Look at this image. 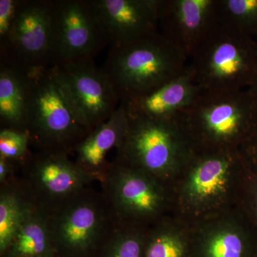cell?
<instances>
[{"mask_svg":"<svg viewBox=\"0 0 257 257\" xmlns=\"http://www.w3.org/2000/svg\"><path fill=\"white\" fill-rule=\"evenodd\" d=\"M90 3L110 48L159 31L161 0H90Z\"/></svg>","mask_w":257,"mask_h":257,"instance_id":"obj_15","label":"cell"},{"mask_svg":"<svg viewBox=\"0 0 257 257\" xmlns=\"http://www.w3.org/2000/svg\"><path fill=\"white\" fill-rule=\"evenodd\" d=\"M238 207L257 235V177L248 170Z\"/></svg>","mask_w":257,"mask_h":257,"instance_id":"obj_25","label":"cell"},{"mask_svg":"<svg viewBox=\"0 0 257 257\" xmlns=\"http://www.w3.org/2000/svg\"><path fill=\"white\" fill-rule=\"evenodd\" d=\"M20 183L37 207L50 211L94 182L69 155L31 153L19 166Z\"/></svg>","mask_w":257,"mask_h":257,"instance_id":"obj_10","label":"cell"},{"mask_svg":"<svg viewBox=\"0 0 257 257\" xmlns=\"http://www.w3.org/2000/svg\"><path fill=\"white\" fill-rule=\"evenodd\" d=\"M189 226L192 257H257V235L239 207Z\"/></svg>","mask_w":257,"mask_h":257,"instance_id":"obj_13","label":"cell"},{"mask_svg":"<svg viewBox=\"0 0 257 257\" xmlns=\"http://www.w3.org/2000/svg\"><path fill=\"white\" fill-rule=\"evenodd\" d=\"M47 212L54 251L69 256L99 249L117 224L102 192L91 187Z\"/></svg>","mask_w":257,"mask_h":257,"instance_id":"obj_8","label":"cell"},{"mask_svg":"<svg viewBox=\"0 0 257 257\" xmlns=\"http://www.w3.org/2000/svg\"><path fill=\"white\" fill-rule=\"evenodd\" d=\"M187 59L160 31L111 47L101 70L121 102L145 95L183 73Z\"/></svg>","mask_w":257,"mask_h":257,"instance_id":"obj_3","label":"cell"},{"mask_svg":"<svg viewBox=\"0 0 257 257\" xmlns=\"http://www.w3.org/2000/svg\"><path fill=\"white\" fill-rule=\"evenodd\" d=\"M25 131L39 151L69 155L89 133L74 114L51 67L32 73Z\"/></svg>","mask_w":257,"mask_h":257,"instance_id":"obj_6","label":"cell"},{"mask_svg":"<svg viewBox=\"0 0 257 257\" xmlns=\"http://www.w3.org/2000/svg\"><path fill=\"white\" fill-rule=\"evenodd\" d=\"M148 228L117 222L99 248L102 257H143Z\"/></svg>","mask_w":257,"mask_h":257,"instance_id":"obj_22","label":"cell"},{"mask_svg":"<svg viewBox=\"0 0 257 257\" xmlns=\"http://www.w3.org/2000/svg\"><path fill=\"white\" fill-rule=\"evenodd\" d=\"M53 1L20 0L13 28L0 45V61L29 73L52 66Z\"/></svg>","mask_w":257,"mask_h":257,"instance_id":"obj_9","label":"cell"},{"mask_svg":"<svg viewBox=\"0 0 257 257\" xmlns=\"http://www.w3.org/2000/svg\"><path fill=\"white\" fill-rule=\"evenodd\" d=\"M50 67L74 114L89 133L109 119L121 104L114 86L94 60Z\"/></svg>","mask_w":257,"mask_h":257,"instance_id":"obj_11","label":"cell"},{"mask_svg":"<svg viewBox=\"0 0 257 257\" xmlns=\"http://www.w3.org/2000/svg\"><path fill=\"white\" fill-rule=\"evenodd\" d=\"M143 257H192L190 226L172 214L150 226Z\"/></svg>","mask_w":257,"mask_h":257,"instance_id":"obj_19","label":"cell"},{"mask_svg":"<svg viewBox=\"0 0 257 257\" xmlns=\"http://www.w3.org/2000/svg\"><path fill=\"white\" fill-rule=\"evenodd\" d=\"M32 73L0 61L1 128L25 131Z\"/></svg>","mask_w":257,"mask_h":257,"instance_id":"obj_18","label":"cell"},{"mask_svg":"<svg viewBox=\"0 0 257 257\" xmlns=\"http://www.w3.org/2000/svg\"><path fill=\"white\" fill-rule=\"evenodd\" d=\"M52 15V66L94 60L107 45L90 0H55Z\"/></svg>","mask_w":257,"mask_h":257,"instance_id":"obj_12","label":"cell"},{"mask_svg":"<svg viewBox=\"0 0 257 257\" xmlns=\"http://www.w3.org/2000/svg\"><path fill=\"white\" fill-rule=\"evenodd\" d=\"M247 89L253 95L257 96V72L256 74H255L254 77H253L251 85H250V87Z\"/></svg>","mask_w":257,"mask_h":257,"instance_id":"obj_29","label":"cell"},{"mask_svg":"<svg viewBox=\"0 0 257 257\" xmlns=\"http://www.w3.org/2000/svg\"><path fill=\"white\" fill-rule=\"evenodd\" d=\"M219 23L218 0H161L159 31L187 60Z\"/></svg>","mask_w":257,"mask_h":257,"instance_id":"obj_14","label":"cell"},{"mask_svg":"<svg viewBox=\"0 0 257 257\" xmlns=\"http://www.w3.org/2000/svg\"><path fill=\"white\" fill-rule=\"evenodd\" d=\"M191 60L189 68L202 90L247 89L257 72V44L219 21Z\"/></svg>","mask_w":257,"mask_h":257,"instance_id":"obj_5","label":"cell"},{"mask_svg":"<svg viewBox=\"0 0 257 257\" xmlns=\"http://www.w3.org/2000/svg\"><path fill=\"white\" fill-rule=\"evenodd\" d=\"M248 171L257 177V133L239 148Z\"/></svg>","mask_w":257,"mask_h":257,"instance_id":"obj_27","label":"cell"},{"mask_svg":"<svg viewBox=\"0 0 257 257\" xmlns=\"http://www.w3.org/2000/svg\"><path fill=\"white\" fill-rule=\"evenodd\" d=\"M35 207L18 175L0 184V251L3 253Z\"/></svg>","mask_w":257,"mask_h":257,"instance_id":"obj_21","label":"cell"},{"mask_svg":"<svg viewBox=\"0 0 257 257\" xmlns=\"http://www.w3.org/2000/svg\"><path fill=\"white\" fill-rule=\"evenodd\" d=\"M247 172L239 149H193L171 183L172 215L191 226L238 207Z\"/></svg>","mask_w":257,"mask_h":257,"instance_id":"obj_1","label":"cell"},{"mask_svg":"<svg viewBox=\"0 0 257 257\" xmlns=\"http://www.w3.org/2000/svg\"><path fill=\"white\" fill-rule=\"evenodd\" d=\"M178 118L194 148L239 149L257 133V96L202 90Z\"/></svg>","mask_w":257,"mask_h":257,"instance_id":"obj_2","label":"cell"},{"mask_svg":"<svg viewBox=\"0 0 257 257\" xmlns=\"http://www.w3.org/2000/svg\"><path fill=\"white\" fill-rule=\"evenodd\" d=\"M128 118L124 104L109 119L93 130L76 147L74 162L94 182H100L111 162L107 157L119 148L127 130Z\"/></svg>","mask_w":257,"mask_h":257,"instance_id":"obj_17","label":"cell"},{"mask_svg":"<svg viewBox=\"0 0 257 257\" xmlns=\"http://www.w3.org/2000/svg\"><path fill=\"white\" fill-rule=\"evenodd\" d=\"M218 13L221 23L257 36V0H218Z\"/></svg>","mask_w":257,"mask_h":257,"instance_id":"obj_23","label":"cell"},{"mask_svg":"<svg viewBox=\"0 0 257 257\" xmlns=\"http://www.w3.org/2000/svg\"><path fill=\"white\" fill-rule=\"evenodd\" d=\"M10 257H53L48 215L34 208L3 253Z\"/></svg>","mask_w":257,"mask_h":257,"instance_id":"obj_20","label":"cell"},{"mask_svg":"<svg viewBox=\"0 0 257 257\" xmlns=\"http://www.w3.org/2000/svg\"><path fill=\"white\" fill-rule=\"evenodd\" d=\"M19 165L15 162L0 157V184H3L16 177Z\"/></svg>","mask_w":257,"mask_h":257,"instance_id":"obj_28","label":"cell"},{"mask_svg":"<svg viewBox=\"0 0 257 257\" xmlns=\"http://www.w3.org/2000/svg\"><path fill=\"white\" fill-rule=\"evenodd\" d=\"M30 136L26 132L14 128H1L0 157L21 165L32 152Z\"/></svg>","mask_w":257,"mask_h":257,"instance_id":"obj_24","label":"cell"},{"mask_svg":"<svg viewBox=\"0 0 257 257\" xmlns=\"http://www.w3.org/2000/svg\"><path fill=\"white\" fill-rule=\"evenodd\" d=\"M119 224L150 227L173 211L171 184L114 160L99 182Z\"/></svg>","mask_w":257,"mask_h":257,"instance_id":"obj_7","label":"cell"},{"mask_svg":"<svg viewBox=\"0 0 257 257\" xmlns=\"http://www.w3.org/2000/svg\"><path fill=\"white\" fill-rule=\"evenodd\" d=\"M187 65L183 73L145 95L122 101L128 116L154 121L179 117L202 92Z\"/></svg>","mask_w":257,"mask_h":257,"instance_id":"obj_16","label":"cell"},{"mask_svg":"<svg viewBox=\"0 0 257 257\" xmlns=\"http://www.w3.org/2000/svg\"><path fill=\"white\" fill-rule=\"evenodd\" d=\"M20 0H0V45L4 43L14 24Z\"/></svg>","mask_w":257,"mask_h":257,"instance_id":"obj_26","label":"cell"},{"mask_svg":"<svg viewBox=\"0 0 257 257\" xmlns=\"http://www.w3.org/2000/svg\"><path fill=\"white\" fill-rule=\"evenodd\" d=\"M128 118L127 130L114 160L171 184L194 149L179 118Z\"/></svg>","mask_w":257,"mask_h":257,"instance_id":"obj_4","label":"cell"}]
</instances>
